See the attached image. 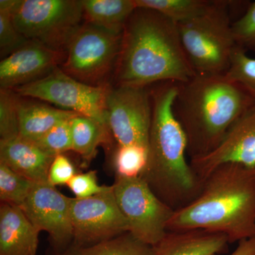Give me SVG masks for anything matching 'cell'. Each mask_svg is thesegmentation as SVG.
I'll return each mask as SVG.
<instances>
[{
	"instance_id": "52a82bcc",
	"label": "cell",
	"mask_w": 255,
	"mask_h": 255,
	"mask_svg": "<svg viewBox=\"0 0 255 255\" xmlns=\"http://www.w3.org/2000/svg\"><path fill=\"white\" fill-rule=\"evenodd\" d=\"M122 33L107 31L87 21L82 23L67 43L60 69L84 83L107 85L106 79L111 72L114 73L118 60Z\"/></svg>"
},
{
	"instance_id": "f1b7e54d",
	"label": "cell",
	"mask_w": 255,
	"mask_h": 255,
	"mask_svg": "<svg viewBox=\"0 0 255 255\" xmlns=\"http://www.w3.org/2000/svg\"><path fill=\"white\" fill-rule=\"evenodd\" d=\"M233 33L238 48L255 52V1L233 23Z\"/></svg>"
},
{
	"instance_id": "44dd1931",
	"label": "cell",
	"mask_w": 255,
	"mask_h": 255,
	"mask_svg": "<svg viewBox=\"0 0 255 255\" xmlns=\"http://www.w3.org/2000/svg\"><path fill=\"white\" fill-rule=\"evenodd\" d=\"M55 255H155V248L127 232L88 246L70 245L65 251Z\"/></svg>"
},
{
	"instance_id": "e0dca14e",
	"label": "cell",
	"mask_w": 255,
	"mask_h": 255,
	"mask_svg": "<svg viewBox=\"0 0 255 255\" xmlns=\"http://www.w3.org/2000/svg\"><path fill=\"white\" fill-rule=\"evenodd\" d=\"M228 238L222 233L202 230L167 231L155 248V255H217L227 250Z\"/></svg>"
},
{
	"instance_id": "7a4b0ae2",
	"label": "cell",
	"mask_w": 255,
	"mask_h": 255,
	"mask_svg": "<svg viewBox=\"0 0 255 255\" xmlns=\"http://www.w3.org/2000/svg\"><path fill=\"white\" fill-rule=\"evenodd\" d=\"M202 230L224 234L230 243L255 236V167L220 165L204 181L199 196L174 211L167 231Z\"/></svg>"
},
{
	"instance_id": "ffe728a7",
	"label": "cell",
	"mask_w": 255,
	"mask_h": 255,
	"mask_svg": "<svg viewBox=\"0 0 255 255\" xmlns=\"http://www.w3.org/2000/svg\"><path fill=\"white\" fill-rule=\"evenodd\" d=\"M72 142L74 152L81 156L87 163L95 157L99 146L110 142V130L85 116L77 115L71 119Z\"/></svg>"
},
{
	"instance_id": "8fae6325",
	"label": "cell",
	"mask_w": 255,
	"mask_h": 255,
	"mask_svg": "<svg viewBox=\"0 0 255 255\" xmlns=\"http://www.w3.org/2000/svg\"><path fill=\"white\" fill-rule=\"evenodd\" d=\"M70 215L73 230L71 245L88 246L129 232L112 185L91 197L71 198Z\"/></svg>"
},
{
	"instance_id": "603a6c76",
	"label": "cell",
	"mask_w": 255,
	"mask_h": 255,
	"mask_svg": "<svg viewBox=\"0 0 255 255\" xmlns=\"http://www.w3.org/2000/svg\"><path fill=\"white\" fill-rule=\"evenodd\" d=\"M147 147L136 145H117L112 158L117 177H140L147 165Z\"/></svg>"
},
{
	"instance_id": "5bb4252c",
	"label": "cell",
	"mask_w": 255,
	"mask_h": 255,
	"mask_svg": "<svg viewBox=\"0 0 255 255\" xmlns=\"http://www.w3.org/2000/svg\"><path fill=\"white\" fill-rule=\"evenodd\" d=\"M65 53L30 41L0 63V87L14 90L44 78L63 63Z\"/></svg>"
},
{
	"instance_id": "5b68a950",
	"label": "cell",
	"mask_w": 255,
	"mask_h": 255,
	"mask_svg": "<svg viewBox=\"0 0 255 255\" xmlns=\"http://www.w3.org/2000/svg\"><path fill=\"white\" fill-rule=\"evenodd\" d=\"M236 1L211 0L199 16L178 23L184 51L199 75H226L238 48L230 9Z\"/></svg>"
},
{
	"instance_id": "7402d4cb",
	"label": "cell",
	"mask_w": 255,
	"mask_h": 255,
	"mask_svg": "<svg viewBox=\"0 0 255 255\" xmlns=\"http://www.w3.org/2000/svg\"><path fill=\"white\" fill-rule=\"evenodd\" d=\"M136 7L160 13L176 23L189 21L204 13L211 0H134Z\"/></svg>"
},
{
	"instance_id": "6da1fadb",
	"label": "cell",
	"mask_w": 255,
	"mask_h": 255,
	"mask_svg": "<svg viewBox=\"0 0 255 255\" xmlns=\"http://www.w3.org/2000/svg\"><path fill=\"white\" fill-rule=\"evenodd\" d=\"M114 73L116 85L145 87L162 82L183 83L196 75L177 23L154 10L140 7L124 26Z\"/></svg>"
},
{
	"instance_id": "8992f818",
	"label": "cell",
	"mask_w": 255,
	"mask_h": 255,
	"mask_svg": "<svg viewBox=\"0 0 255 255\" xmlns=\"http://www.w3.org/2000/svg\"><path fill=\"white\" fill-rule=\"evenodd\" d=\"M12 18L28 40L65 53L70 37L82 24L83 4L82 0H17Z\"/></svg>"
},
{
	"instance_id": "4316f807",
	"label": "cell",
	"mask_w": 255,
	"mask_h": 255,
	"mask_svg": "<svg viewBox=\"0 0 255 255\" xmlns=\"http://www.w3.org/2000/svg\"><path fill=\"white\" fill-rule=\"evenodd\" d=\"M12 90L0 89V136L1 140L19 135L17 102Z\"/></svg>"
},
{
	"instance_id": "484cf974",
	"label": "cell",
	"mask_w": 255,
	"mask_h": 255,
	"mask_svg": "<svg viewBox=\"0 0 255 255\" xmlns=\"http://www.w3.org/2000/svg\"><path fill=\"white\" fill-rule=\"evenodd\" d=\"M226 75L255 98V58H251L245 50L238 47Z\"/></svg>"
},
{
	"instance_id": "d4e9b609",
	"label": "cell",
	"mask_w": 255,
	"mask_h": 255,
	"mask_svg": "<svg viewBox=\"0 0 255 255\" xmlns=\"http://www.w3.org/2000/svg\"><path fill=\"white\" fill-rule=\"evenodd\" d=\"M36 183L0 163L1 203L21 207Z\"/></svg>"
},
{
	"instance_id": "4fadbf2b",
	"label": "cell",
	"mask_w": 255,
	"mask_h": 255,
	"mask_svg": "<svg viewBox=\"0 0 255 255\" xmlns=\"http://www.w3.org/2000/svg\"><path fill=\"white\" fill-rule=\"evenodd\" d=\"M189 162L203 182L222 164L236 163L255 167V102L235 122L214 150Z\"/></svg>"
},
{
	"instance_id": "2e32d148",
	"label": "cell",
	"mask_w": 255,
	"mask_h": 255,
	"mask_svg": "<svg viewBox=\"0 0 255 255\" xmlns=\"http://www.w3.org/2000/svg\"><path fill=\"white\" fill-rule=\"evenodd\" d=\"M39 233L19 206L1 203L0 255H37Z\"/></svg>"
},
{
	"instance_id": "1f68e13d",
	"label": "cell",
	"mask_w": 255,
	"mask_h": 255,
	"mask_svg": "<svg viewBox=\"0 0 255 255\" xmlns=\"http://www.w3.org/2000/svg\"><path fill=\"white\" fill-rule=\"evenodd\" d=\"M231 255H255V236L238 243L237 248Z\"/></svg>"
},
{
	"instance_id": "9c48e42d",
	"label": "cell",
	"mask_w": 255,
	"mask_h": 255,
	"mask_svg": "<svg viewBox=\"0 0 255 255\" xmlns=\"http://www.w3.org/2000/svg\"><path fill=\"white\" fill-rule=\"evenodd\" d=\"M110 87L84 83L57 68L44 78L13 91L19 97L52 104L108 127L106 102Z\"/></svg>"
},
{
	"instance_id": "4dcf8cb0",
	"label": "cell",
	"mask_w": 255,
	"mask_h": 255,
	"mask_svg": "<svg viewBox=\"0 0 255 255\" xmlns=\"http://www.w3.org/2000/svg\"><path fill=\"white\" fill-rule=\"evenodd\" d=\"M76 169L67 156H55L50 164L48 183L53 187L67 185L76 174Z\"/></svg>"
},
{
	"instance_id": "83f0119b",
	"label": "cell",
	"mask_w": 255,
	"mask_h": 255,
	"mask_svg": "<svg viewBox=\"0 0 255 255\" xmlns=\"http://www.w3.org/2000/svg\"><path fill=\"white\" fill-rule=\"evenodd\" d=\"M71 119L63 121L57 124L35 143L42 150L53 157L73 150Z\"/></svg>"
},
{
	"instance_id": "cb8c5ba5",
	"label": "cell",
	"mask_w": 255,
	"mask_h": 255,
	"mask_svg": "<svg viewBox=\"0 0 255 255\" xmlns=\"http://www.w3.org/2000/svg\"><path fill=\"white\" fill-rule=\"evenodd\" d=\"M17 0L0 1V53L1 58L14 53L30 41L18 31L12 18Z\"/></svg>"
},
{
	"instance_id": "f546056e",
	"label": "cell",
	"mask_w": 255,
	"mask_h": 255,
	"mask_svg": "<svg viewBox=\"0 0 255 255\" xmlns=\"http://www.w3.org/2000/svg\"><path fill=\"white\" fill-rule=\"evenodd\" d=\"M75 198L85 199L103 192L108 186H100L97 181V172L89 171L78 173L67 184Z\"/></svg>"
},
{
	"instance_id": "3957f363",
	"label": "cell",
	"mask_w": 255,
	"mask_h": 255,
	"mask_svg": "<svg viewBox=\"0 0 255 255\" xmlns=\"http://www.w3.org/2000/svg\"><path fill=\"white\" fill-rule=\"evenodd\" d=\"M177 83L162 82L150 91L152 123L147 163L141 177L152 191L174 211L200 194L204 182L187 160V139L173 113Z\"/></svg>"
},
{
	"instance_id": "d6986e66",
	"label": "cell",
	"mask_w": 255,
	"mask_h": 255,
	"mask_svg": "<svg viewBox=\"0 0 255 255\" xmlns=\"http://www.w3.org/2000/svg\"><path fill=\"white\" fill-rule=\"evenodd\" d=\"M87 22L116 33H123L136 9L134 0H82Z\"/></svg>"
},
{
	"instance_id": "30bf717a",
	"label": "cell",
	"mask_w": 255,
	"mask_h": 255,
	"mask_svg": "<svg viewBox=\"0 0 255 255\" xmlns=\"http://www.w3.org/2000/svg\"><path fill=\"white\" fill-rule=\"evenodd\" d=\"M107 122L118 145L147 148L152 108L147 87L115 85L107 97Z\"/></svg>"
},
{
	"instance_id": "7c38bea8",
	"label": "cell",
	"mask_w": 255,
	"mask_h": 255,
	"mask_svg": "<svg viewBox=\"0 0 255 255\" xmlns=\"http://www.w3.org/2000/svg\"><path fill=\"white\" fill-rule=\"evenodd\" d=\"M70 199L48 183H40L35 184L20 207L39 232L49 235L55 255L73 243Z\"/></svg>"
},
{
	"instance_id": "9a60e30c",
	"label": "cell",
	"mask_w": 255,
	"mask_h": 255,
	"mask_svg": "<svg viewBox=\"0 0 255 255\" xmlns=\"http://www.w3.org/2000/svg\"><path fill=\"white\" fill-rule=\"evenodd\" d=\"M53 159L35 142L19 135L0 140V163L36 184L48 183Z\"/></svg>"
},
{
	"instance_id": "277c9868",
	"label": "cell",
	"mask_w": 255,
	"mask_h": 255,
	"mask_svg": "<svg viewBox=\"0 0 255 255\" xmlns=\"http://www.w3.org/2000/svg\"><path fill=\"white\" fill-rule=\"evenodd\" d=\"M255 98L226 75L196 74L177 83L173 113L187 139V155L194 159L214 150Z\"/></svg>"
},
{
	"instance_id": "ac0fdd59",
	"label": "cell",
	"mask_w": 255,
	"mask_h": 255,
	"mask_svg": "<svg viewBox=\"0 0 255 255\" xmlns=\"http://www.w3.org/2000/svg\"><path fill=\"white\" fill-rule=\"evenodd\" d=\"M17 110L19 136L33 142H38L60 122L80 115L19 96Z\"/></svg>"
},
{
	"instance_id": "ba28073f",
	"label": "cell",
	"mask_w": 255,
	"mask_h": 255,
	"mask_svg": "<svg viewBox=\"0 0 255 255\" xmlns=\"http://www.w3.org/2000/svg\"><path fill=\"white\" fill-rule=\"evenodd\" d=\"M112 187L129 233L145 244L157 246L167 233L174 210L157 197L141 177H116Z\"/></svg>"
}]
</instances>
